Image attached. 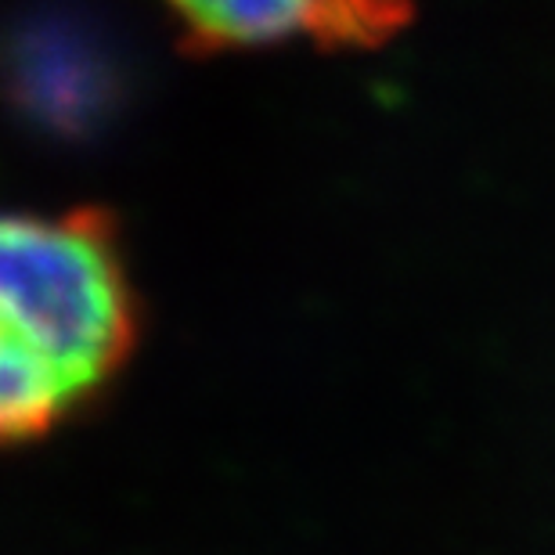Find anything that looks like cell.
Segmentation results:
<instances>
[{
  "mask_svg": "<svg viewBox=\"0 0 555 555\" xmlns=\"http://www.w3.org/2000/svg\"><path fill=\"white\" fill-rule=\"evenodd\" d=\"M138 293L98 209H0V448L87 412L138 347Z\"/></svg>",
  "mask_w": 555,
  "mask_h": 555,
  "instance_id": "cell-1",
  "label": "cell"
},
{
  "mask_svg": "<svg viewBox=\"0 0 555 555\" xmlns=\"http://www.w3.org/2000/svg\"><path fill=\"white\" fill-rule=\"evenodd\" d=\"M198 48L304 37L325 48H379L412 18V0H166Z\"/></svg>",
  "mask_w": 555,
  "mask_h": 555,
  "instance_id": "cell-2",
  "label": "cell"
}]
</instances>
